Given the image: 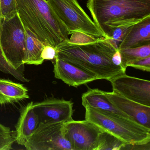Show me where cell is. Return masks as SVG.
<instances>
[{
  "label": "cell",
  "instance_id": "obj_17",
  "mask_svg": "<svg viewBox=\"0 0 150 150\" xmlns=\"http://www.w3.org/2000/svg\"><path fill=\"white\" fill-rule=\"evenodd\" d=\"M25 28L26 57L24 63L26 64L35 65L42 64L44 60L41 57V53L45 45L35 37L27 28L25 27Z\"/></svg>",
  "mask_w": 150,
  "mask_h": 150
},
{
  "label": "cell",
  "instance_id": "obj_25",
  "mask_svg": "<svg viewBox=\"0 0 150 150\" xmlns=\"http://www.w3.org/2000/svg\"><path fill=\"white\" fill-rule=\"evenodd\" d=\"M112 62L115 65L121 67L122 57L119 50H117L113 54L112 57Z\"/></svg>",
  "mask_w": 150,
  "mask_h": 150
},
{
  "label": "cell",
  "instance_id": "obj_7",
  "mask_svg": "<svg viewBox=\"0 0 150 150\" xmlns=\"http://www.w3.org/2000/svg\"><path fill=\"white\" fill-rule=\"evenodd\" d=\"M64 123L41 122L24 146L28 150H72L64 133Z\"/></svg>",
  "mask_w": 150,
  "mask_h": 150
},
{
  "label": "cell",
  "instance_id": "obj_5",
  "mask_svg": "<svg viewBox=\"0 0 150 150\" xmlns=\"http://www.w3.org/2000/svg\"><path fill=\"white\" fill-rule=\"evenodd\" d=\"M85 119L101 129L115 136L127 144H150V129L121 116L85 107Z\"/></svg>",
  "mask_w": 150,
  "mask_h": 150
},
{
  "label": "cell",
  "instance_id": "obj_19",
  "mask_svg": "<svg viewBox=\"0 0 150 150\" xmlns=\"http://www.w3.org/2000/svg\"><path fill=\"white\" fill-rule=\"evenodd\" d=\"M126 144L111 133L102 130L99 135L95 150H122Z\"/></svg>",
  "mask_w": 150,
  "mask_h": 150
},
{
  "label": "cell",
  "instance_id": "obj_11",
  "mask_svg": "<svg viewBox=\"0 0 150 150\" xmlns=\"http://www.w3.org/2000/svg\"><path fill=\"white\" fill-rule=\"evenodd\" d=\"M54 75L69 86L77 87L93 81L98 77L56 56L54 62Z\"/></svg>",
  "mask_w": 150,
  "mask_h": 150
},
{
  "label": "cell",
  "instance_id": "obj_22",
  "mask_svg": "<svg viewBox=\"0 0 150 150\" xmlns=\"http://www.w3.org/2000/svg\"><path fill=\"white\" fill-rule=\"evenodd\" d=\"M98 38L93 37L84 33L76 32L72 34L68 42L76 44H83L96 41Z\"/></svg>",
  "mask_w": 150,
  "mask_h": 150
},
{
  "label": "cell",
  "instance_id": "obj_6",
  "mask_svg": "<svg viewBox=\"0 0 150 150\" xmlns=\"http://www.w3.org/2000/svg\"><path fill=\"white\" fill-rule=\"evenodd\" d=\"M50 6L66 27L69 35L76 32L107 38L77 0H47Z\"/></svg>",
  "mask_w": 150,
  "mask_h": 150
},
{
  "label": "cell",
  "instance_id": "obj_23",
  "mask_svg": "<svg viewBox=\"0 0 150 150\" xmlns=\"http://www.w3.org/2000/svg\"><path fill=\"white\" fill-rule=\"evenodd\" d=\"M133 67L145 71H150V56L134 60L127 64V67Z\"/></svg>",
  "mask_w": 150,
  "mask_h": 150
},
{
  "label": "cell",
  "instance_id": "obj_10",
  "mask_svg": "<svg viewBox=\"0 0 150 150\" xmlns=\"http://www.w3.org/2000/svg\"><path fill=\"white\" fill-rule=\"evenodd\" d=\"M39 122L66 123L73 120V103L64 99L49 98L33 104Z\"/></svg>",
  "mask_w": 150,
  "mask_h": 150
},
{
  "label": "cell",
  "instance_id": "obj_9",
  "mask_svg": "<svg viewBox=\"0 0 150 150\" xmlns=\"http://www.w3.org/2000/svg\"><path fill=\"white\" fill-rule=\"evenodd\" d=\"M113 92L126 99L150 107V81L125 73L110 79Z\"/></svg>",
  "mask_w": 150,
  "mask_h": 150
},
{
  "label": "cell",
  "instance_id": "obj_8",
  "mask_svg": "<svg viewBox=\"0 0 150 150\" xmlns=\"http://www.w3.org/2000/svg\"><path fill=\"white\" fill-rule=\"evenodd\" d=\"M102 131L99 126L86 119H73L64 123V135L71 144L72 150H95Z\"/></svg>",
  "mask_w": 150,
  "mask_h": 150
},
{
  "label": "cell",
  "instance_id": "obj_18",
  "mask_svg": "<svg viewBox=\"0 0 150 150\" xmlns=\"http://www.w3.org/2000/svg\"><path fill=\"white\" fill-rule=\"evenodd\" d=\"M122 57L121 67L126 71L127 64L132 61L150 56V44L119 50Z\"/></svg>",
  "mask_w": 150,
  "mask_h": 150
},
{
  "label": "cell",
  "instance_id": "obj_3",
  "mask_svg": "<svg viewBox=\"0 0 150 150\" xmlns=\"http://www.w3.org/2000/svg\"><path fill=\"white\" fill-rule=\"evenodd\" d=\"M86 6L106 36L110 29L136 24L150 16V0H88Z\"/></svg>",
  "mask_w": 150,
  "mask_h": 150
},
{
  "label": "cell",
  "instance_id": "obj_1",
  "mask_svg": "<svg viewBox=\"0 0 150 150\" xmlns=\"http://www.w3.org/2000/svg\"><path fill=\"white\" fill-rule=\"evenodd\" d=\"M68 41L56 48L58 57L95 74L99 80L109 81L118 74L125 73L121 67L112 63V56L118 49L107 38H99L94 42L83 44Z\"/></svg>",
  "mask_w": 150,
  "mask_h": 150
},
{
  "label": "cell",
  "instance_id": "obj_2",
  "mask_svg": "<svg viewBox=\"0 0 150 150\" xmlns=\"http://www.w3.org/2000/svg\"><path fill=\"white\" fill-rule=\"evenodd\" d=\"M18 12L24 27L45 45L57 48L69 40L64 24L46 0H16Z\"/></svg>",
  "mask_w": 150,
  "mask_h": 150
},
{
  "label": "cell",
  "instance_id": "obj_16",
  "mask_svg": "<svg viewBox=\"0 0 150 150\" xmlns=\"http://www.w3.org/2000/svg\"><path fill=\"white\" fill-rule=\"evenodd\" d=\"M29 98L28 89L23 84L0 79V105L17 103Z\"/></svg>",
  "mask_w": 150,
  "mask_h": 150
},
{
  "label": "cell",
  "instance_id": "obj_12",
  "mask_svg": "<svg viewBox=\"0 0 150 150\" xmlns=\"http://www.w3.org/2000/svg\"><path fill=\"white\" fill-rule=\"evenodd\" d=\"M109 100L134 122L150 129V107L135 102L114 92H104Z\"/></svg>",
  "mask_w": 150,
  "mask_h": 150
},
{
  "label": "cell",
  "instance_id": "obj_24",
  "mask_svg": "<svg viewBox=\"0 0 150 150\" xmlns=\"http://www.w3.org/2000/svg\"><path fill=\"white\" fill-rule=\"evenodd\" d=\"M57 55L56 48L50 45H46L44 47L41 53V57L43 60L55 61Z\"/></svg>",
  "mask_w": 150,
  "mask_h": 150
},
{
  "label": "cell",
  "instance_id": "obj_26",
  "mask_svg": "<svg viewBox=\"0 0 150 150\" xmlns=\"http://www.w3.org/2000/svg\"><path fill=\"white\" fill-rule=\"evenodd\" d=\"M46 1H47V0H46Z\"/></svg>",
  "mask_w": 150,
  "mask_h": 150
},
{
  "label": "cell",
  "instance_id": "obj_21",
  "mask_svg": "<svg viewBox=\"0 0 150 150\" xmlns=\"http://www.w3.org/2000/svg\"><path fill=\"white\" fill-rule=\"evenodd\" d=\"M18 13L16 0H0V18L9 19Z\"/></svg>",
  "mask_w": 150,
  "mask_h": 150
},
{
  "label": "cell",
  "instance_id": "obj_4",
  "mask_svg": "<svg viewBox=\"0 0 150 150\" xmlns=\"http://www.w3.org/2000/svg\"><path fill=\"white\" fill-rule=\"evenodd\" d=\"M25 28L19 13L9 19L0 18V71L23 82L26 57Z\"/></svg>",
  "mask_w": 150,
  "mask_h": 150
},
{
  "label": "cell",
  "instance_id": "obj_15",
  "mask_svg": "<svg viewBox=\"0 0 150 150\" xmlns=\"http://www.w3.org/2000/svg\"><path fill=\"white\" fill-rule=\"evenodd\" d=\"M81 99L82 105L84 108L88 106L103 112L115 114L133 121L109 100L104 94V91L98 88L88 89L82 94Z\"/></svg>",
  "mask_w": 150,
  "mask_h": 150
},
{
  "label": "cell",
  "instance_id": "obj_20",
  "mask_svg": "<svg viewBox=\"0 0 150 150\" xmlns=\"http://www.w3.org/2000/svg\"><path fill=\"white\" fill-rule=\"evenodd\" d=\"M15 141L10 128L0 123V150H11Z\"/></svg>",
  "mask_w": 150,
  "mask_h": 150
},
{
  "label": "cell",
  "instance_id": "obj_14",
  "mask_svg": "<svg viewBox=\"0 0 150 150\" xmlns=\"http://www.w3.org/2000/svg\"><path fill=\"white\" fill-rule=\"evenodd\" d=\"M150 44V16L132 25L120 44L118 50Z\"/></svg>",
  "mask_w": 150,
  "mask_h": 150
},
{
  "label": "cell",
  "instance_id": "obj_13",
  "mask_svg": "<svg viewBox=\"0 0 150 150\" xmlns=\"http://www.w3.org/2000/svg\"><path fill=\"white\" fill-rule=\"evenodd\" d=\"M33 104L34 102H30L21 110L20 117L16 125L14 137L18 144L24 146L39 124V119L34 111Z\"/></svg>",
  "mask_w": 150,
  "mask_h": 150
}]
</instances>
